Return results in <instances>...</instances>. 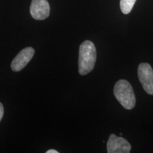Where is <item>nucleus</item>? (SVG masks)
<instances>
[{
    "label": "nucleus",
    "instance_id": "obj_5",
    "mask_svg": "<svg viewBox=\"0 0 153 153\" xmlns=\"http://www.w3.org/2000/svg\"><path fill=\"white\" fill-rule=\"evenodd\" d=\"M34 53H35V51L31 47H28L23 49L15 57L11 62V70L14 72H19L23 70L33 57Z\"/></svg>",
    "mask_w": 153,
    "mask_h": 153
},
{
    "label": "nucleus",
    "instance_id": "obj_4",
    "mask_svg": "<svg viewBox=\"0 0 153 153\" xmlns=\"http://www.w3.org/2000/svg\"><path fill=\"white\" fill-rule=\"evenodd\" d=\"M131 150V145L123 137L111 134L107 142L108 153H129Z\"/></svg>",
    "mask_w": 153,
    "mask_h": 153
},
{
    "label": "nucleus",
    "instance_id": "obj_1",
    "mask_svg": "<svg viewBox=\"0 0 153 153\" xmlns=\"http://www.w3.org/2000/svg\"><path fill=\"white\" fill-rule=\"evenodd\" d=\"M97 60V50L95 45L90 41H85L79 46V73L86 75L94 68Z\"/></svg>",
    "mask_w": 153,
    "mask_h": 153
},
{
    "label": "nucleus",
    "instance_id": "obj_6",
    "mask_svg": "<svg viewBox=\"0 0 153 153\" xmlns=\"http://www.w3.org/2000/svg\"><path fill=\"white\" fill-rule=\"evenodd\" d=\"M31 16L36 20H44L50 15V5L47 0H32L30 7Z\"/></svg>",
    "mask_w": 153,
    "mask_h": 153
},
{
    "label": "nucleus",
    "instance_id": "obj_8",
    "mask_svg": "<svg viewBox=\"0 0 153 153\" xmlns=\"http://www.w3.org/2000/svg\"><path fill=\"white\" fill-rule=\"evenodd\" d=\"M4 115V107L2 106V104L0 103V121H1V118L3 117Z\"/></svg>",
    "mask_w": 153,
    "mask_h": 153
},
{
    "label": "nucleus",
    "instance_id": "obj_9",
    "mask_svg": "<svg viewBox=\"0 0 153 153\" xmlns=\"http://www.w3.org/2000/svg\"><path fill=\"white\" fill-rule=\"evenodd\" d=\"M46 153H58V151L55 150H49L47 151Z\"/></svg>",
    "mask_w": 153,
    "mask_h": 153
},
{
    "label": "nucleus",
    "instance_id": "obj_7",
    "mask_svg": "<svg viewBox=\"0 0 153 153\" xmlns=\"http://www.w3.org/2000/svg\"><path fill=\"white\" fill-rule=\"evenodd\" d=\"M136 1L137 0H120V7L122 13L128 14L133 9Z\"/></svg>",
    "mask_w": 153,
    "mask_h": 153
},
{
    "label": "nucleus",
    "instance_id": "obj_2",
    "mask_svg": "<svg viewBox=\"0 0 153 153\" xmlns=\"http://www.w3.org/2000/svg\"><path fill=\"white\" fill-rule=\"evenodd\" d=\"M114 96L120 105L127 110L135 107L136 99L132 86L127 80L120 79L116 82L114 89Z\"/></svg>",
    "mask_w": 153,
    "mask_h": 153
},
{
    "label": "nucleus",
    "instance_id": "obj_3",
    "mask_svg": "<svg viewBox=\"0 0 153 153\" xmlns=\"http://www.w3.org/2000/svg\"><path fill=\"white\" fill-rule=\"evenodd\" d=\"M137 74L144 90L148 94L153 95V69L148 63H140L137 69Z\"/></svg>",
    "mask_w": 153,
    "mask_h": 153
}]
</instances>
